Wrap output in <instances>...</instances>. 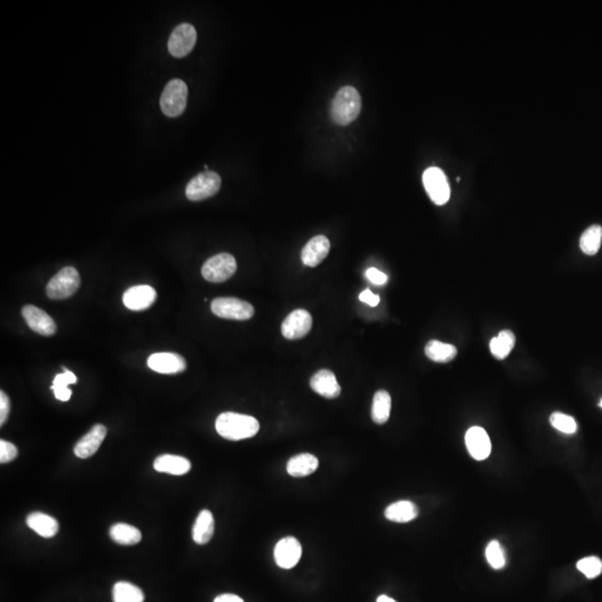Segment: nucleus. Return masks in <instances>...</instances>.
<instances>
[{"instance_id":"9d476101","label":"nucleus","mask_w":602,"mask_h":602,"mask_svg":"<svg viewBox=\"0 0 602 602\" xmlns=\"http://www.w3.org/2000/svg\"><path fill=\"white\" fill-rule=\"evenodd\" d=\"M311 326L313 318L307 310L295 309L282 322V336L290 341L304 338L311 330Z\"/></svg>"},{"instance_id":"f03ea898","label":"nucleus","mask_w":602,"mask_h":602,"mask_svg":"<svg viewBox=\"0 0 602 602\" xmlns=\"http://www.w3.org/2000/svg\"><path fill=\"white\" fill-rule=\"evenodd\" d=\"M361 97L352 86L341 88L334 97L330 117L337 126H346L354 122L361 113Z\"/></svg>"},{"instance_id":"a878e982","label":"nucleus","mask_w":602,"mask_h":602,"mask_svg":"<svg viewBox=\"0 0 602 602\" xmlns=\"http://www.w3.org/2000/svg\"><path fill=\"white\" fill-rule=\"evenodd\" d=\"M392 397L386 390H378L374 396L372 407V418L376 424L386 423L390 416Z\"/></svg>"},{"instance_id":"473e14b6","label":"nucleus","mask_w":602,"mask_h":602,"mask_svg":"<svg viewBox=\"0 0 602 602\" xmlns=\"http://www.w3.org/2000/svg\"><path fill=\"white\" fill-rule=\"evenodd\" d=\"M577 568L588 579H594L602 572V561L599 558L587 557L578 561Z\"/></svg>"},{"instance_id":"423d86ee","label":"nucleus","mask_w":602,"mask_h":602,"mask_svg":"<svg viewBox=\"0 0 602 602\" xmlns=\"http://www.w3.org/2000/svg\"><path fill=\"white\" fill-rule=\"evenodd\" d=\"M237 261L230 253H219L205 261L202 267V276L214 284L225 282L236 273Z\"/></svg>"},{"instance_id":"5701e85b","label":"nucleus","mask_w":602,"mask_h":602,"mask_svg":"<svg viewBox=\"0 0 602 602\" xmlns=\"http://www.w3.org/2000/svg\"><path fill=\"white\" fill-rule=\"evenodd\" d=\"M214 534V517L209 510L200 512L194 523L192 537L196 544H207Z\"/></svg>"},{"instance_id":"393cba45","label":"nucleus","mask_w":602,"mask_h":602,"mask_svg":"<svg viewBox=\"0 0 602 602\" xmlns=\"http://www.w3.org/2000/svg\"><path fill=\"white\" fill-rule=\"evenodd\" d=\"M110 537L117 544L134 546L141 541L142 534L135 526L126 524V523H117V524H114L110 530Z\"/></svg>"},{"instance_id":"412c9836","label":"nucleus","mask_w":602,"mask_h":602,"mask_svg":"<svg viewBox=\"0 0 602 602\" xmlns=\"http://www.w3.org/2000/svg\"><path fill=\"white\" fill-rule=\"evenodd\" d=\"M26 523L29 528L34 530L38 535L43 538H53L60 530V524L51 515L42 512H34L26 519Z\"/></svg>"},{"instance_id":"1a4fd4ad","label":"nucleus","mask_w":602,"mask_h":602,"mask_svg":"<svg viewBox=\"0 0 602 602\" xmlns=\"http://www.w3.org/2000/svg\"><path fill=\"white\" fill-rule=\"evenodd\" d=\"M196 43V31L191 24L183 23L174 28L169 40L170 54L176 58L190 54Z\"/></svg>"},{"instance_id":"b1692460","label":"nucleus","mask_w":602,"mask_h":602,"mask_svg":"<svg viewBox=\"0 0 602 602\" xmlns=\"http://www.w3.org/2000/svg\"><path fill=\"white\" fill-rule=\"evenodd\" d=\"M425 355L435 363L445 364L456 357L458 350L454 345L446 344L440 341H431L425 346Z\"/></svg>"},{"instance_id":"4468645a","label":"nucleus","mask_w":602,"mask_h":602,"mask_svg":"<svg viewBox=\"0 0 602 602\" xmlns=\"http://www.w3.org/2000/svg\"><path fill=\"white\" fill-rule=\"evenodd\" d=\"M157 298V293L154 288L148 284H141L126 290L123 295V302L128 309L142 311L150 308Z\"/></svg>"},{"instance_id":"39448f33","label":"nucleus","mask_w":602,"mask_h":602,"mask_svg":"<svg viewBox=\"0 0 602 602\" xmlns=\"http://www.w3.org/2000/svg\"><path fill=\"white\" fill-rule=\"evenodd\" d=\"M211 310L220 318L232 320H248L255 315L252 304L234 297L216 298L211 304Z\"/></svg>"},{"instance_id":"7ed1b4c3","label":"nucleus","mask_w":602,"mask_h":602,"mask_svg":"<svg viewBox=\"0 0 602 602\" xmlns=\"http://www.w3.org/2000/svg\"><path fill=\"white\" fill-rule=\"evenodd\" d=\"M80 286V273L74 267H65L56 273L46 286L49 298L54 300L69 298Z\"/></svg>"},{"instance_id":"c85d7f7f","label":"nucleus","mask_w":602,"mask_h":602,"mask_svg":"<svg viewBox=\"0 0 602 602\" xmlns=\"http://www.w3.org/2000/svg\"><path fill=\"white\" fill-rule=\"evenodd\" d=\"M113 600L114 602H143L144 594L137 585L121 581L114 585Z\"/></svg>"},{"instance_id":"ddd939ff","label":"nucleus","mask_w":602,"mask_h":602,"mask_svg":"<svg viewBox=\"0 0 602 602\" xmlns=\"http://www.w3.org/2000/svg\"><path fill=\"white\" fill-rule=\"evenodd\" d=\"M22 315L29 328L42 336H53L56 334L57 326L49 313L43 309L27 304L22 309Z\"/></svg>"},{"instance_id":"f8f14e48","label":"nucleus","mask_w":602,"mask_h":602,"mask_svg":"<svg viewBox=\"0 0 602 602\" xmlns=\"http://www.w3.org/2000/svg\"><path fill=\"white\" fill-rule=\"evenodd\" d=\"M148 366L160 374L174 375L184 372L187 361L176 352H155L148 357Z\"/></svg>"},{"instance_id":"4c0bfd02","label":"nucleus","mask_w":602,"mask_h":602,"mask_svg":"<svg viewBox=\"0 0 602 602\" xmlns=\"http://www.w3.org/2000/svg\"><path fill=\"white\" fill-rule=\"evenodd\" d=\"M214 602H245L243 600L236 594H225L221 596H216Z\"/></svg>"},{"instance_id":"6ab92c4d","label":"nucleus","mask_w":602,"mask_h":602,"mask_svg":"<svg viewBox=\"0 0 602 602\" xmlns=\"http://www.w3.org/2000/svg\"><path fill=\"white\" fill-rule=\"evenodd\" d=\"M154 469L160 473H168L171 475H184L191 470L190 461L179 455H160L154 461Z\"/></svg>"},{"instance_id":"ea45409f","label":"nucleus","mask_w":602,"mask_h":602,"mask_svg":"<svg viewBox=\"0 0 602 602\" xmlns=\"http://www.w3.org/2000/svg\"><path fill=\"white\" fill-rule=\"evenodd\" d=\"M599 405H600V407H601V409H602V399H601V401H600Z\"/></svg>"},{"instance_id":"f704fd0d","label":"nucleus","mask_w":602,"mask_h":602,"mask_svg":"<svg viewBox=\"0 0 602 602\" xmlns=\"http://www.w3.org/2000/svg\"><path fill=\"white\" fill-rule=\"evenodd\" d=\"M9 413H10V401L5 392L1 390L0 392V425L1 427L8 420Z\"/></svg>"},{"instance_id":"7c9ffc66","label":"nucleus","mask_w":602,"mask_h":602,"mask_svg":"<svg viewBox=\"0 0 602 602\" xmlns=\"http://www.w3.org/2000/svg\"><path fill=\"white\" fill-rule=\"evenodd\" d=\"M485 557L488 562L495 570H501L506 565V556L504 549L497 540H493L488 544L485 550Z\"/></svg>"},{"instance_id":"2eb2a0df","label":"nucleus","mask_w":602,"mask_h":602,"mask_svg":"<svg viewBox=\"0 0 602 602\" xmlns=\"http://www.w3.org/2000/svg\"><path fill=\"white\" fill-rule=\"evenodd\" d=\"M465 444L470 455L474 460L484 461L491 454V440L483 427H471L466 432Z\"/></svg>"},{"instance_id":"e433bc0d","label":"nucleus","mask_w":602,"mask_h":602,"mask_svg":"<svg viewBox=\"0 0 602 602\" xmlns=\"http://www.w3.org/2000/svg\"><path fill=\"white\" fill-rule=\"evenodd\" d=\"M359 299L365 304H370L372 307H376L378 304H379V301H381V298H379V295H375V293H372L370 289H366L365 291L359 295Z\"/></svg>"},{"instance_id":"c756f323","label":"nucleus","mask_w":602,"mask_h":602,"mask_svg":"<svg viewBox=\"0 0 602 602\" xmlns=\"http://www.w3.org/2000/svg\"><path fill=\"white\" fill-rule=\"evenodd\" d=\"M76 383V376L69 370H64L63 374H58L53 381L51 389L54 390L55 397L62 402H69L71 396L69 385Z\"/></svg>"},{"instance_id":"6e6552de","label":"nucleus","mask_w":602,"mask_h":602,"mask_svg":"<svg viewBox=\"0 0 602 602\" xmlns=\"http://www.w3.org/2000/svg\"><path fill=\"white\" fill-rule=\"evenodd\" d=\"M423 184L435 205H444L447 203L451 196V190L443 171L435 166L427 169L423 174Z\"/></svg>"},{"instance_id":"58836bf2","label":"nucleus","mask_w":602,"mask_h":602,"mask_svg":"<svg viewBox=\"0 0 602 602\" xmlns=\"http://www.w3.org/2000/svg\"><path fill=\"white\" fill-rule=\"evenodd\" d=\"M377 602H396L395 600L389 598L387 596H379L377 598Z\"/></svg>"},{"instance_id":"f3484780","label":"nucleus","mask_w":602,"mask_h":602,"mask_svg":"<svg viewBox=\"0 0 602 602\" xmlns=\"http://www.w3.org/2000/svg\"><path fill=\"white\" fill-rule=\"evenodd\" d=\"M330 250V241L325 236H316L304 246L301 260L307 267H317L324 261Z\"/></svg>"},{"instance_id":"aec40b11","label":"nucleus","mask_w":602,"mask_h":602,"mask_svg":"<svg viewBox=\"0 0 602 602\" xmlns=\"http://www.w3.org/2000/svg\"><path fill=\"white\" fill-rule=\"evenodd\" d=\"M319 461L310 453H301L290 458L287 463L288 474L293 477H304L313 474L318 469Z\"/></svg>"},{"instance_id":"c9c22d12","label":"nucleus","mask_w":602,"mask_h":602,"mask_svg":"<svg viewBox=\"0 0 602 602\" xmlns=\"http://www.w3.org/2000/svg\"><path fill=\"white\" fill-rule=\"evenodd\" d=\"M366 278L370 282H372V284H376V286H383L388 280V277L385 273L379 271V270L376 269V268H370V269L367 270Z\"/></svg>"},{"instance_id":"4be33fe9","label":"nucleus","mask_w":602,"mask_h":602,"mask_svg":"<svg viewBox=\"0 0 602 602\" xmlns=\"http://www.w3.org/2000/svg\"><path fill=\"white\" fill-rule=\"evenodd\" d=\"M418 515V508L411 501H398L387 506L385 517L396 523H407L415 520Z\"/></svg>"},{"instance_id":"20e7f679","label":"nucleus","mask_w":602,"mask_h":602,"mask_svg":"<svg viewBox=\"0 0 602 602\" xmlns=\"http://www.w3.org/2000/svg\"><path fill=\"white\" fill-rule=\"evenodd\" d=\"M188 86L182 80H172L166 84L161 95V108L163 113L169 117L181 115L187 108L188 101Z\"/></svg>"},{"instance_id":"72a5a7b5","label":"nucleus","mask_w":602,"mask_h":602,"mask_svg":"<svg viewBox=\"0 0 602 602\" xmlns=\"http://www.w3.org/2000/svg\"><path fill=\"white\" fill-rule=\"evenodd\" d=\"M18 449L7 440H0V463H8L17 458Z\"/></svg>"},{"instance_id":"f257e3e1","label":"nucleus","mask_w":602,"mask_h":602,"mask_svg":"<svg viewBox=\"0 0 602 602\" xmlns=\"http://www.w3.org/2000/svg\"><path fill=\"white\" fill-rule=\"evenodd\" d=\"M218 434L225 440H241L251 438L259 432L260 424L249 415L222 413L216 420Z\"/></svg>"},{"instance_id":"bb28decb","label":"nucleus","mask_w":602,"mask_h":602,"mask_svg":"<svg viewBox=\"0 0 602 602\" xmlns=\"http://www.w3.org/2000/svg\"><path fill=\"white\" fill-rule=\"evenodd\" d=\"M515 335L511 330H502L497 337L490 343V350L492 355L497 359H506L512 350L515 348Z\"/></svg>"},{"instance_id":"cd10ccee","label":"nucleus","mask_w":602,"mask_h":602,"mask_svg":"<svg viewBox=\"0 0 602 602\" xmlns=\"http://www.w3.org/2000/svg\"><path fill=\"white\" fill-rule=\"evenodd\" d=\"M602 242V227L600 225H591L580 238V248L588 256H594L600 250Z\"/></svg>"},{"instance_id":"a211bd4d","label":"nucleus","mask_w":602,"mask_h":602,"mask_svg":"<svg viewBox=\"0 0 602 602\" xmlns=\"http://www.w3.org/2000/svg\"><path fill=\"white\" fill-rule=\"evenodd\" d=\"M310 386L317 394L329 399L338 397L341 393V387L335 374L328 370L316 372L310 379Z\"/></svg>"},{"instance_id":"2f4dec72","label":"nucleus","mask_w":602,"mask_h":602,"mask_svg":"<svg viewBox=\"0 0 602 602\" xmlns=\"http://www.w3.org/2000/svg\"><path fill=\"white\" fill-rule=\"evenodd\" d=\"M550 424L559 432L565 434H574L578 431V424L572 416L556 412L550 416Z\"/></svg>"},{"instance_id":"9b49d317","label":"nucleus","mask_w":602,"mask_h":602,"mask_svg":"<svg viewBox=\"0 0 602 602\" xmlns=\"http://www.w3.org/2000/svg\"><path fill=\"white\" fill-rule=\"evenodd\" d=\"M302 554V548L298 540L293 537L284 538L275 547V560L278 567L282 569L295 568L298 565Z\"/></svg>"},{"instance_id":"dca6fc26","label":"nucleus","mask_w":602,"mask_h":602,"mask_svg":"<svg viewBox=\"0 0 602 602\" xmlns=\"http://www.w3.org/2000/svg\"><path fill=\"white\" fill-rule=\"evenodd\" d=\"M108 429L102 424H97L92 427L87 434L84 435L74 447V453L77 458H88L98 451L103 440H105Z\"/></svg>"},{"instance_id":"0eeeda50","label":"nucleus","mask_w":602,"mask_h":602,"mask_svg":"<svg viewBox=\"0 0 602 602\" xmlns=\"http://www.w3.org/2000/svg\"><path fill=\"white\" fill-rule=\"evenodd\" d=\"M221 188V178L214 171H205L191 180L185 189L187 198L191 201H202L214 196Z\"/></svg>"}]
</instances>
